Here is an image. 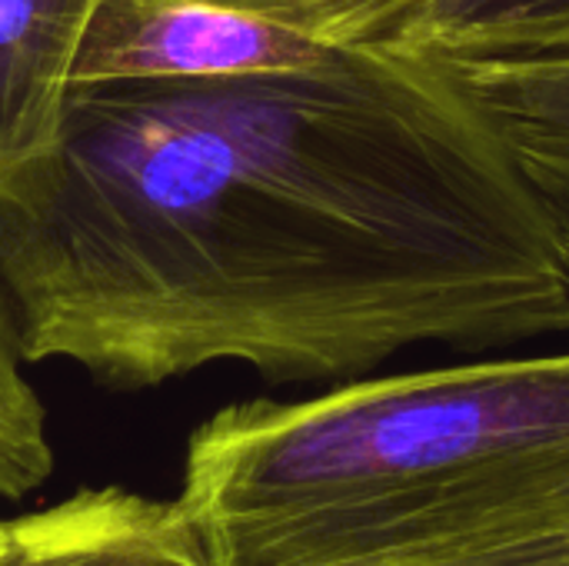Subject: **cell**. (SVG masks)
<instances>
[{
	"mask_svg": "<svg viewBox=\"0 0 569 566\" xmlns=\"http://www.w3.org/2000/svg\"><path fill=\"white\" fill-rule=\"evenodd\" d=\"M567 43L569 0H430L393 47L450 60Z\"/></svg>",
	"mask_w": 569,
	"mask_h": 566,
	"instance_id": "cell-7",
	"label": "cell"
},
{
	"mask_svg": "<svg viewBox=\"0 0 569 566\" xmlns=\"http://www.w3.org/2000/svg\"><path fill=\"white\" fill-rule=\"evenodd\" d=\"M323 50L307 37L200 0H103L80 43L73 90L293 70Z\"/></svg>",
	"mask_w": 569,
	"mask_h": 566,
	"instance_id": "cell-3",
	"label": "cell"
},
{
	"mask_svg": "<svg viewBox=\"0 0 569 566\" xmlns=\"http://www.w3.org/2000/svg\"><path fill=\"white\" fill-rule=\"evenodd\" d=\"M210 566H330L569 504V350L243 400L187 444Z\"/></svg>",
	"mask_w": 569,
	"mask_h": 566,
	"instance_id": "cell-2",
	"label": "cell"
},
{
	"mask_svg": "<svg viewBox=\"0 0 569 566\" xmlns=\"http://www.w3.org/2000/svg\"><path fill=\"white\" fill-rule=\"evenodd\" d=\"M0 566H210L180 500L87 487L10 520Z\"/></svg>",
	"mask_w": 569,
	"mask_h": 566,
	"instance_id": "cell-5",
	"label": "cell"
},
{
	"mask_svg": "<svg viewBox=\"0 0 569 566\" xmlns=\"http://www.w3.org/2000/svg\"><path fill=\"white\" fill-rule=\"evenodd\" d=\"M27 364L153 390L237 364L357 380L413 347L569 334L563 250L500 140L427 57L73 90L0 190Z\"/></svg>",
	"mask_w": 569,
	"mask_h": 566,
	"instance_id": "cell-1",
	"label": "cell"
},
{
	"mask_svg": "<svg viewBox=\"0 0 569 566\" xmlns=\"http://www.w3.org/2000/svg\"><path fill=\"white\" fill-rule=\"evenodd\" d=\"M7 544H10V520H0V560L7 554Z\"/></svg>",
	"mask_w": 569,
	"mask_h": 566,
	"instance_id": "cell-11",
	"label": "cell"
},
{
	"mask_svg": "<svg viewBox=\"0 0 569 566\" xmlns=\"http://www.w3.org/2000/svg\"><path fill=\"white\" fill-rule=\"evenodd\" d=\"M47 407L27 380L17 317L0 284V497L20 500L53 477Z\"/></svg>",
	"mask_w": 569,
	"mask_h": 566,
	"instance_id": "cell-8",
	"label": "cell"
},
{
	"mask_svg": "<svg viewBox=\"0 0 569 566\" xmlns=\"http://www.w3.org/2000/svg\"><path fill=\"white\" fill-rule=\"evenodd\" d=\"M250 13L320 47L397 43L430 0H200Z\"/></svg>",
	"mask_w": 569,
	"mask_h": 566,
	"instance_id": "cell-9",
	"label": "cell"
},
{
	"mask_svg": "<svg viewBox=\"0 0 569 566\" xmlns=\"http://www.w3.org/2000/svg\"><path fill=\"white\" fill-rule=\"evenodd\" d=\"M103 0H0V190L67 123L80 43Z\"/></svg>",
	"mask_w": 569,
	"mask_h": 566,
	"instance_id": "cell-6",
	"label": "cell"
},
{
	"mask_svg": "<svg viewBox=\"0 0 569 566\" xmlns=\"http://www.w3.org/2000/svg\"><path fill=\"white\" fill-rule=\"evenodd\" d=\"M473 103L543 210L569 270V43L490 57H427Z\"/></svg>",
	"mask_w": 569,
	"mask_h": 566,
	"instance_id": "cell-4",
	"label": "cell"
},
{
	"mask_svg": "<svg viewBox=\"0 0 569 566\" xmlns=\"http://www.w3.org/2000/svg\"><path fill=\"white\" fill-rule=\"evenodd\" d=\"M330 566H513L503 544L493 534L470 530L450 537H430L403 547H390L370 557L343 560Z\"/></svg>",
	"mask_w": 569,
	"mask_h": 566,
	"instance_id": "cell-10",
	"label": "cell"
}]
</instances>
